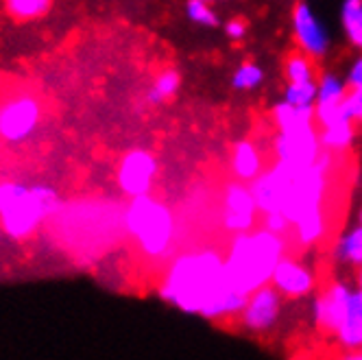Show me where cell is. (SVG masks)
Listing matches in <instances>:
<instances>
[{
    "label": "cell",
    "instance_id": "52a82bcc",
    "mask_svg": "<svg viewBox=\"0 0 362 360\" xmlns=\"http://www.w3.org/2000/svg\"><path fill=\"white\" fill-rule=\"evenodd\" d=\"M323 153L317 124L301 127V129L277 132L275 138V158L277 162L286 164L293 173H301L303 168L313 166Z\"/></svg>",
    "mask_w": 362,
    "mask_h": 360
},
{
    "label": "cell",
    "instance_id": "603a6c76",
    "mask_svg": "<svg viewBox=\"0 0 362 360\" xmlns=\"http://www.w3.org/2000/svg\"><path fill=\"white\" fill-rule=\"evenodd\" d=\"M341 18L349 42L362 50V0H345Z\"/></svg>",
    "mask_w": 362,
    "mask_h": 360
},
{
    "label": "cell",
    "instance_id": "e0dca14e",
    "mask_svg": "<svg viewBox=\"0 0 362 360\" xmlns=\"http://www.w3.org/2000/svg\"><path fill=\"white\" fill-rule=\"evenodd\" d=\"M273 120H275L277 132H291V129H301V127L317 124L315 108H297L286 100H281L275 105Z\"/></svg>",
    "mask_w": 362,
    "mask_h": 360
},
{
    "label": "cell",
    "instance_id": "30bf717a",
    "mask_svg": "<svg viewBox=\"0 0 362 360\" xmlns=\"http://www.w3.org/2000/svg\"><path fill=\"white\" fill-rule=\"evenodd\" d=\"M281 315V295L271 284H264L247 295L240 321L249 332H267L271 330Z\"/></svg>",
    "mask_w": 362,
    "mask_h": 360
},
{
    "label": "cell",
    "instance_id": "d6a6232c",
    "mask_svg": "<svg viewBox=\"0 0 362 360\" xmlns=\"http://www.w3.org/2000/svg\"><path fill=\"white\" fill-rule=\"evenodd\" d=\"M208 3H212V5H214V3H223V0H208Z\"/></svg>",
    "mask_w": 362,
    "mask_h": 360
},
{
    "label": "cell",
    "instance_id": "277c9868",
    "mask_svg": "<svg viewBox=\"0 0 362 360\" xmlns=\"http://www.w3.org/2000/svg\"><path fill=\"white\" fill-rule=\"evenodd\" d=\"M127 234L146 258H164L177 236V221L166 203L151 194L134 197L122 216Z\"/></svg>",
    "mask_w": 362,
    "mask_h": 360
},
{
    "label": "cell",
    "instance_id": "2e32d148",
    "mask_svg": "<svg viewBox=\"0 0 362 360\" xmlns=\"http://www.w3.org/2000/svg\"><path fill=\"white\" fill-rule=\"evenodd\" d=\"M264 170L262 164V156L257 146L249 140H240L234 144V151H231V173L238 179V182L251 184L253 179Z\"/></svg>",
    "mask_w": 362,
    "mask_h": 360
},
{
    "label": "cell",
    "instance_id": "4dcf8cb0",
    "mask_svg": "<svg viewBox=\"0 0 362 360\" xmlns=\"http://www.w3.org/2000/svg\"><path fill=\"white\" fill-rule=\"evenodd\" d=\"M345 358H349V360H362V352H360V349H354V352H345Z\"/></svg>",
    "mask_w": 362,
    "mask_h": 360
},
{
    "label": "cell",
    "instance_id": "d6986e66",
    "mask_svg": "<svg viewBox=\"0 0 362 360\" xmlns=\"http://www.w3.org/2000/svg\"><path fill=\"white\" fill-rule=\"evenodd\" d=\"M293 227H295V236H297L299 245H303V247L317 245L325 236V229H327V221H325L323 208H317L313 212L303 214Z\"/></svg>",
    "mask_w": 362,
    "mask_h": 360
},
{
    "label": "cell",
    "instance_id": "8992f818",
    "mask_svg": "<svg viewBox=\"0 0 362 360\" xmlns=\"http://www.w3.org/2000/svg\"><path fill=\"white\" fill-rule=\"evenodd\" d=\"M42 122V103L31 94L7 98L0 105V140L20 144L29 140Z\"/></svg>",
    "mask_w": 362,
    "mask_h": 360
},
{
    "label": "cell",
    "instance_id": "44dd1931",
    "mask_svg": "<svg viewBox=\"0 0 362 360\" xmlns=\"http://www.w3.org/2000/svg\"><path fill=\"white\" fill-rule=\"evenodd\" d=\"M336 258L351 267L362 265V225L360 223L339 240V245H336Z\"/></svg>",
    "mask_w": 362,
    "mask_h": 360
},
{
    "label": "cell",
    "instance_id": "3957f363",
    "mask_svg": "<svg viewBox=\"0 0 362 360\" xmlns=\"http://www.w3.org/2000/svg\"><path fill=\"white\" fill-rule=\"evenodd\" d=\"M57 208V192L46 184L0 182V229L11 240L33 236Z\"/></svg>",
    "mask_w": 362,
    "mask_h": 360
},
{
    "label": "cell",
    "instance_id": "f1b7e54d",
    "mask_svg": "<svg viewBox=\"0 0 362 360\" xmlns=\"http://www.w3.org/2000/svg\"><path fill=\"white\" fill-rule=\"evenodd\" d=\"M225 35L229 40H243L247 35V24L243 20H229L225 24Z\"/></svg>",
    "mask_w": 362,
    "mask_h": 360
},
{
    "label": "cell",
    "instance_id": "5bb4252c",
    "mask_svg": "<svg viewBox=\"0 0 362 360\" xmlns=\"http://www.w3.org/2000/svg\"><path fill=\"white\" fill-rule=\"evenodd\" d=\"M317 103H315V118L319 127L339 122V120H351L345 114V96H347V83L341 81L336 74H323L317 81Z\"/></svg>",
    "mask_w": 362,
    "mask_h": 360
},
{
    "label": "cell",
    "instance_id": "9a60e30c",
    "mask_svg": "<svg viewBox=\"0 0 362 360\" xmlns=\"http://www.w3.org/2000/svg\"><path fill=\"white\" fill-rule=\"evenodd\" d=\"M332 337L347 352L362 349V291L360 289L351 291L345 317Z\"/></svg>",
    "mask_w": 362,
    "mask_h": 360
},
{
    "label": "cell",
    "instance_id": "ffe728a7",
    "mask_svg": "<svg viewBox=\"0 0 362 360\" xmlns=\"http://www.w3.org/2000/svg\"><path fill=\"white\" fill-rule=\"evenodd\" d=\"M181 88V76L177 70L168 68L164 72H160L158 76L153 79V83L146 90V100L151 105H162V103L170 100Z\"/></svg>",
    "mask_w": 362,
    "mask_h": 360
},
{
    "label": "cell",
    "instance_id": "4316f807",
    "mask_svg": "<svg viewBox=\"0 0 362 360\" xmlns=\"http://www.w3.org/2000/svg\"><path fill=\"white\" fill-rule=\"evenodd\" d=\"M186 16L190 22L199 24V27H216L218 24V16L212 9V3H208V0H188Z\"/></svg>",
    "mask_w": 362,
    "mask_h": 360
},
{
    "label": "cell",
    "instance_id": "7402d4cb",
    "mask_svg": "<svg viewBox=\"0 0 362 360\" xmlns=\"http://www.w3.org/2000/svg\"><path fill=\"white\" fill-rule=\"evenodd\" d=\"M53 0H5L9 16L18 22H31L48 13Z\"/></svg>",
    "mask_w": 362,
    "mask_h": 360
},
{
    "label": "cell",
    "instance_id": "e575fe53",
    "mask_svg": "<svg viewBox=\"0 0 362 360\" xmlns=\"http://www.w3.org/2000/svg\"><path fill=\"white\" fill-rule=\"evenodd\" d=\"M0 231H3V229H0Z\"/></svg>",
    "mask_w": 362,
    "mask_h": 360
},
{
    "label": "cell",
    "instance_id": "6da1fadb",
    "mask_svg": "<svg viewBox=\"0 0 362 360\" xmlns=\"http://www.w3.org/2000/svg\"><path fill=\"white\" fill-rule=\"evenodd\" d=\"M160 297L186 315L203 319L238 317L247 301V295L229 284L225 258L214 249L177 255L160 284Z\"/></svg>",
    "mask_w": 362,
    "mask_h": 360
},
{
    "label": "cell",
    "instance_id": "5b68a950",
    "mask_svg": "<svg viewBox=\"0 0 362 360\" xmlns=\"http://www.w3.org/2000/svg\"><path fill=\"white\" fill-rule=\"evenodd\" d=\"M329 151L319 156V160L303 168L301 173H297L293 177V182L288 186V192L284 197V205L281 212L286 214V219L291 221V225H295L303 214L313 212L317 208H323L325 201V192H327V175H329Z\"/></svg>",
    "mask_w": 362,
    "mask_h": 360
},
{
    "label": "cell",
    "instance_id": "1f68e13d",
    "mask_svg": "<svg viewBox=\"0 0 362 360\" xmlns=\"http://www.w3.org/2000/svg\"><path fill=\"white\" fill-rule=\"evenodd\" d=\"M358 289L362 291V265L358 267Z\"/></svg>",
    "mask_w": 362,
    "mask_h": 360
},
{
    "label": "cell",
    "instance_id": "7c38bea8",
    "mask_svg": "<svg viewBox=\"0 0 362 360\" xmlns=\"http://www.w3.org/2000/svg\"><path fill=\"white\" fill-rule=\"evenodd\" d=\"M271 284L277 289V293L281 297L301 299V297H305V295H310L315 291L317 277H315V273L310 267H305L297 258H291V255L284 253L279 258V262L275 265V269H273Z\"/></svg>",
    "mask_w": 362,
    "mask_h": 360
},
{
    "label": "cell",
    "instance_id": "cb8c5ba5",
    "mask_svg": "<svg viewBox=\"0 0 362 360\" xmlns=\"http://www.w3.org/2000/svg\"><path fill=\"white\" fill-rule=\"evenodd\" d=\"M317 90H319L317 79L288 83L286 92H284V100L291 103V105H297V108H315V103H317Z\"/></svg>",
    "mask_w": 362,
    "mask_h": 360
},
{
    "label": "cell",
    "instance_id": "836d02e7",
    "mask_svg": "<svg viewBox=\"0 0 362 360\" xmlns=\"http://www.w3.org/2000/svg\"><path fill=\"white\" fill-rule=\"evenodd\" d=\"M358 223H360V225H362V212H360V221H358Z\"/></svg>",
    "mask_w": 362,
    "mask_h": 360
},
{
    "label": "cell",
    "instance_id": "ac0fdd59",
    "mask_svg": "<svg viewBox=\"0 0 362 360\" xmlns=\"http://www.w3.org/2000/svg\"><path fill=\"white\" fill-rule=\"evenodd\" d=\"M319 140L321 146L329 153L345 151L354 144L356 140V122L354 120H339L325 127H319Z\"/></svg>",
    "mask_w": 362,
    "mask_h": 360
},
{
    "label": "cell",
    "instance_id": "ba28073f",
    "mask_svg": "<svg viewBox=\"0 0 362 360\" xmlns=\"http://www.w3.org/2000/svg\"><path fill=\"white\" fill-rule=\"evenodd\" d=\"M160 173V162L153 156L151 151L144 149H134L122 156V160L118 162L116 168V182L118 188L129 197H142V194H151L155 179H158Z\"/></svg>",
    "mask_w": 362,
    "mask_h": 360
},
{
    "label": "cell",
    "instance_id": "83f0119b",
    "mask_svg": "<svg viewBox=\"0 0 362 360\" xmlns=\"http://www.w3.org/2000/svg\"><path fill=\"white\" fill-rule=\"evenodd\" d=\"M262 227L275 231V234H281V236H286V231L291 229V221L286 219V214L275 210V212H267L262 214Z\"/></svg>",
    "mask_w": 362,
    "mask_h": 360
},
{
    "label": "cell",
    "instance_id": "484cf974",
    "mask_svg": "<svg viewBox=\"0 0 362 360\" xmlns=\"http://www.w3.org/2000/svg\"><path fill=\"white\" fill-rule=\"evenodd\" d=\"M262 81H264V70L251 62L238 66L234 76H231V86H234V90H255L262 86Z\"/></svg>",
    "mask_w": 362,
    "mask_h": 360
},
{
    "label": "cell",
    "instance_id": "7a4b0ae2",
    "mask_svg": "<svg viewBox=\"0 0 362 360\" xmlns=\"http://www.w3.org/2000/svg\"><path fill=\"white\" fill-rule=\"evenodd\" d=\"M284 253H286V238L267 227L234 234L227 253L223 255L229 284L243 295L269 284L273 269Z\"/></svg>",
    "mask_w": 362,
    "mask_h": 360
},
{
    "label": "cell",
    "instance_id": "9c48e42d",
    "mask_svg": "<svg viewBox=\"0 0 362 360\" xmlns=\"http://www.w3.org/2000/svg\"><path fill=\"white\" fill-rule=\"evenodd\" d=\"M257 205L251 188L245 182H231L223 194V227L231 234L251 231L257 223Z\"/></svg>",
    "mask_w": 362,
    "mask_h": 360
},
{
    "label": "cell",
    "instance_id": "8fae6325",
    "mask_svg": "<svg viewBox=\"0 0 362 360\" xmlns=\"http://www.w3.org/2000/svg\"><path fill=\"white\" fill-rule=\"evenodd\" d=\"M293 31H295V40L301 48V53H305L313 59L327 55V50H329L327 31L323 29V24L319 22L315 9L308 3H297L293 7Z\"/></svg>",
    "mask_w": 362,
    "mask_h": 360
},
{
    "label": "cell",
    "instance_id": "f546056e",
    "mask_svg": "<svg viewBox=\"0 0 362 360\" xmlns=\"http://www.w3.org/2000/svg\"><path fill=\"white\" fill-rule=\"evenodd\" d=\"M345 83H347V88H358L362 83V55L349 66Z\"/></svg>",
    "mask_w": 362,
    "mask_h": 360
},
{
    "label": "cell",
    "instance_id": "d4e9b609",
    "mask_svg": "<svg viewBox=\"0 0 362 360\" xmlns=\"http://www.w3.org/2000/svg\"><path fill=\"white\" fill-rule=\"evenodd\" d=\"M284 72H286V81L288 83L310 81V79H315V62H313V57H308L305 53L291 55L286 59V66H284Z\"/></svg>",
    "mask_w": 362,
    "mask_h": 360
},
{
    "label": "cell",
    "instance_id": "4fadbf2b",
    "mask_svg": "<svg viewBox=\"0 0 362 360\" xmlns=\"http://www.w3.org/2000/svg\"><path fill=\"white\" fill-rule=\"evenodd\" d=\"M351 286L345 284V281H332V284L315 299L313 306V319L317 323L319 330L334 334L339 330L345 310H347V301L351 295Z\"/></svg>",
    "mask_w": 362,
    "mask_h": 360
}]
</instances>
